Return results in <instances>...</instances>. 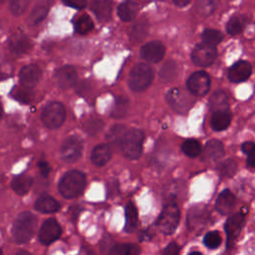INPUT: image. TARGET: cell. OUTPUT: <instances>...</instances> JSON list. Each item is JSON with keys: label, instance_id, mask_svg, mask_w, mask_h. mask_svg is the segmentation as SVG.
<instances>
[{"label": "cell", "instance_id": "6da1fadb", "mask_svg": "<svg viewBox=\"0 0 255 255\" xmlns=\"http://www.w3.org/2000/svg\"><path fill=\"white\" fill-rule=\"evenodd\" d=\"M37 226V218L31 212H22L20 213L12 229L13 238L17 243H26L33 236Z\"/></svg>", "mask_w": 255, "mask_h": 255}, {"label": "cell", "instance_id": "7a4b0ae2", "mask_svg": "<svg viewBox=\"0 0 255 255\" xmlns=\"http://www.w3.org/2000/svg\"><path fill=\"white\" fill-rule=\"evenodd\" d=\"M86 186V176L78 171L68 172L59 183V191L66 198H75Z\"/></svg>", "mask_w": 255, "mask_h": 255}, {"label": "cell", "instance_id": "3957f363", "mask_svg": "<svg viewBox=\"0 0 255 255\" xmlns=\"http://www.w3.org/2000/svg\"><path fill=\"white\" fill-rule=\"evenodd\" d=\"M154 80V70L146 63L137 64L130 73L129 85L135 92L147 90Z\"/></svg>", "mask_w": 255, "mask_h": 255}, {"label": "cell", "instance_id": "277c9868", "mask_svg": "<svg viewBox=\"0 0 255 255\" xmlns=\"http://www.w3.org/2000/svg\"><path fill=\"white\" fill-rule=\"evenodd\" d=\"M144 139L145 135L141 131L137 129L128 131L124 136L121 144L124 156L130 160L139 159L143 153Z\"/></svg>", "mask_w": 255, "mask_h": 255}, {"label": "cell", "instance_id": "5b68a950", "mask_svg": "<svg viewBox=\"0 0 255 255\" xmlns=\"http://www.w3.org/2000/svg\"><path fill=\"white\" fill-rule=\"evenodd\" d=\"M181 218V212L175 203L167 204L157 220V226L163 234H173L178 229Z\"/></svg>", "mask_w": 255, "mask_h": 255}, {"label": "cell", "instance_id": "8992f818", "mask_svg": "<svg viewBox=\"0 0 255 255\" xmlns=\"http://www.w3.org/2000/svg\"><path fill=\"white\" fill-rule=\"evenodd\" d=\"M191 93H187L180 88H174L166 93L165 99L168 105L179 114H186L194 104Z\"/></svg>", "mask_w": 255, "mask_h": 255}, {"label": "cell", "instance_id": "52a82bcc", "mask_svg": "<svg viewBox=\"0 0 255 255\" xmlns=\"http://www.w3.org/2000/svg\"><path fill=\"white\" fill-rule=\"evenodd\" d=\"M66 118V110L59 102L49 103L42 112V122L49 129H58Z\"/></svg>", "mask_w": 255, "mask_h": 255}, {"label": "cell", "instance_id": "ba28073f", "mask_svg": "<svg viewBox=\"0 0 255 255\" xmlns=\"http://www.w3.org/2000/svg\"><path fill=\"white\" fill-rule=\"evenodd\" d=\"M187 90L193 96L203 97L207 95L210 88V77L205 71H197L191 74L186 82Z\"/></svg>", "mask_w": 255, "mask_h": 255}, {"label": "cell", "instance_id": "9c48e42d", "mask_svg": "<svg viewBox=\"0 0 255 255\" xmlns=\"http://www.w3.org/2000/svg\"><path fill=\"white\" fill-rule=\"evenodd\" d=\"M245 225V215L237 212L232 215L225 222L224 231L226 233V248L231 249L233 247L237 237L239 236L242 229Z\"/></svg>", "mask_w": 255, "mask_h": 255}, {"label": "cell", "instance_id": "30bf717a", "mask_svg": "<svg viewBox=\"0 0 255 255\" xmlns=\"http://www.w3.org/2000/svg\"><path fill=\"white\" fill-rule=\"evenodd\" d=\"M216 56V48L203 42L193 48L191 52V60L196 66L209 67L215 61Z\"/></svg>", "mask_w": 255, "mask_h": 255}, {"label": "cell", "instance_id": "8fae6325", "mask_svg": "<svg viewBox=\"0 0 255 255\" xmlns=\"http://www.w3.org/2000/svg\"><path fill=\"white\" fill-rule=\"evenodd\" d=\"M210 214L206 207L196 206L189 209L187 213V226L190 231L202 232L209 224Z\"/></svg>", "mask_w": 255, "mask_h": 255}, {"label": "cell", "instance_id": "7c38bea8", "mask_svg": "<svg viewBox=\"0 0 255 255\" xmlns=\"http://www.w3.org/2000/svg\"><path fill=\"white\" fill-rule=\"evenodd\" d=\"M83 150V144L82 140L77 136H71L68 139L64 140V143L61 146L60 149V155L64 162L72 163L77 162L81 155Z\"/></svg>", "mask_w": 255, "mask_h": 255}, {"label": "cell", "instance_id": "4fadbf2b", "mask_svg": "<svg viewBox=\"0 0 255 255\" xmlns=\"http://www.w3.org/2000/svg\"><path fill=\"white\" fill-rule=\"evenodd\" d=\"M62 233L61 226L53 218L47 219L39 232V240L44 245H49L57 240Z\"/></svg>", "mask_w": 255, "mask_h": 255}, {"label": "cell", "instance_id": "5bb4252c", "mask_svg": "<svg viewBox=\"0 0 255 255\" xmlns=\"http://www.w3.org/2000/svg\"><path fill=\"white\" fill-rule=\"evenodd\" d=\"M165 54V48L160 41H152L144 45L140 49L141 58L150 63H158L162 60Z\"/></svg>", "mask_w": 255, "mask_h": 255}, {"label": "cell", "instance_id": "9a60e30c", "mask_svg": "<svg viewBox=\"0 0 255 255\" xmlns=\"http://www.w3.org/2000/svg\"><path fill=\"white\" fill-rule=\"evenodd\" d=\"M236 203V196L230 189H225L217 197L215 202V209L221 215H229L234 209Z\"/></svg>", "mask_w": 255, "mask_h": 255}, {"label": "cell", "instance_id": "2e32d148", "mask_svg": "<svg viewBox=\"0 0 255 255\" xmlns=\"http://www.w3.org/2000/svg\"><path fill=\"white\" fill-rule=\"evenodd\" d=\"M41 76H42L41 69L34 64L23 67L19 74L21 86L30 89L33 88L41 79Z\"/></svg>", "mask_w": 255, "mask_h": 255}, {"label": "cell", "instance_id": "e0dca14e", "mask_svg": "<svg viewBox=\"0 0 255 255\" xmlns=\"http://www.w3.org/2000/svg\"><path fill=\"white\" fill-rule=\"evenodd\" d=\"M252 73V67L247 61H238L229 70V79L232 83H242L246 81Z\"/></svg>", "mask_w": 255, "mask_h": 255}, {"label": "cell", "instance_id": "ac0fdd59", "mask_svg": "<svg viewBox=\"0 0 255 255\" xmlns=\"http://www.w3.org/2000/svg\"><path fill=\"white\" fill-rule=\"evenodd\" d=\"M56 82H57L58 86L62 89L70 88L74 86L75 83L77 82L78 75L77 71L72 66H64L60 68L57 73H56Z\"/></svg>", "mask_w": 255, "mask_h": 255}, {"label": "cell", "instance_id": "d6986e66", "mask_svg": "<svg viewBox=\"0 0 255 255\" xmlns=\"http://www.w3.org/2000/svg\"><path fill=\"white\" fill-rule=\"evenodd\" d=\"M232 123V114L230 110L213 112L211 117V128L215 132H221L228 129Z\"/></svg>", "mask_w": 255, "mask_h": 255}, {"label": "cell", "instance_id": "ffe728a7", "mask_svg": "<svg viewBox=\"0 0 255 255\" xmlns=\"http://www.w3.org/2000/svg\"><path fill=\"white\" fill-rule=\"evenodd\" d=\"M91 9L101 21H107L112 15L111 0H92Z\"/></svg>", "mask_w": 255, "mask_h": 255}, {"label": "cell", "instance_id": "44dd1931", "mask_svg": "<svg viewBox=\"0 0 255 255\" xmlns=\"http://www.w3.org/2000/svg\"><path fill=\"white\" fill-rule=\"evenodd\" d=\"M35 209L42 213H54L60 209L59 203L50 195H41L35 203Z\"/></svg>", "mask_w": 255, "mask_h": 255}, {"label": "cell", "instance_id": "7402d4cb", "mask_svg": "<svg viewBox=\"0 0 255 255\" xmlns=\"http://www.w3.org/2000/svg\"><path fill=\"white\" fill-rule=\"evenodd\" d=\"M224 156L223 144L218 139H210L208 141L205 151L204 158L208 161H217Z\"/></svg>", "mask_w": 255, "mask_h": 255}, {"label": "cell", "instance_id": "603a6c76", "mask_svg": "<svg viewBox=\"0 0 255 255\" xmlns=\"http://www.w3.org/2000/svg\"><path fill=\"white\" fill-rule=\"evenodd\" d=\"M50 5L51 0H41L32 9L29 17H28V23L30 25H36L41 22L47 16Z\"/></svg>", "mask_w": 255, "mask_h": 255}, {"label": "cell", "instance_id": "cb8c5ba5", "mask_svg": "<svg viewBox=\"0 0 255 255\" xmlns=\"http://www.w3.org/2000/svg\"><path fill=\"white\" fill-rule=\"evenodd\" d=\"M31 43L28 37L23 34L13 35L9 41L10 51L14 55H22L30 49Z\"/></svg>", "mask_w": 255, "mask_h": 255}, {"label": "cell", "instance_id": "d4e9b609", "mask_svg": "<svg viewBox=\"0 0 255 255\" xmlns=\"http://www.w3.org/2000/svg\"><path fill=\"white\" fill-rule=\"evenodd\" d=\"M209 110L211 112L230 110V100L223 91L214 92L209 99Z\"/></svg>", "mask_w": 255, "mask_h": 255}, {"label": "cell", "instance_id": "484cf974", "mask_svg": "<svg viewBox=\"0 0 255 255\" xmlns=\"http://www.w3.org/2000/svg\"><path fill=\"white\" fill-rule=\"evenodd\" d=\"M111 149L108 145H99L97 146L91 155L92 162L97 166L105 165L111 160Z\"/></svg>", "mask_w": 255, "mask_h": 255}, {"label": "cell", "instance_id": "4316f807", "mask_svg": "<svg viewBox=\"0 0 255 255\" xmlns=\"http://www.w3.org/2000/svg\"><path fill=\"white\" fill-rule=\"evenodd\" d=\"M149 32V24L145 18L136 21L131 28V39L135 42L143 41Z\"/></svg>", "mask_w": 255, "mask_h": 255}, {"label": "cell", "instance_id": "83f0119b", "mask_svg": "<svg viewBox=\"0 0 255 255\" xmlns=\"http://www.w3.org/2000/svg\"><path fill=\"white\" fill-rule=\"evenodd\" d=\"M32 184H33V180L31 177L21 175V176L15 177L13 179V181L11 183V186H12V189L17 194L23 195L29 191Z\"/></svg>", "mask_w": 255, "mask_h": 255}, {"label": "cell", "instance_id": "f1b7e54d", "mask_svg": "<svg viewBox=\"0 0 255 255\" xmlns=\"http://www.w3.org/2000/svg\"><path fill=\"white\" fill-rule=\"evenodd\" d=\"M138 13V5L132 0L121 3L118 7V15L123 21H131L133 20Z\"/></svg>", "mask_w": 255, "mask_h": 255}, {"label": "cell", "instance_id": "f546056e", "mask_svg": "<svg viewBox=\"0 0 255 255\" xmlns=\"http://www.w3.org/2000/svg\"><path fill=\"white\" fill-rule=\"evenodd\" d=\"M139 217L136 207L130 203L126 208V224H125V232L128 233L134 232L138 226Z\"/></svg>", "mask_w": 255, "mask_h": 255}, {"label": "cell", "instance_id": "4dcf8cb0", "mask_svg": "<svg viewBox=\"0 0 255 255\" xmlns=\"http://www.w3.org/2000/svg\"><path fill=\"white\" fill-rule=\"evenodd\" d=\"M246 22H247V18L245 16L236 15L229 21L228 25H226V30H228L229 34L235 36L243 31Z\"/></svg>", "mask_w": 255, "mask_h": 255}, {"label": "cell", "instance_id": "1f68e13d", "mask_svg": "<svg viewBox=\"0 0 255 255\" xmlns=\"http://www.w3.org/2000/svg\"><path fill=\"white\" fill-rule=\"evenodd\" d=\"M217 172L221 178H232L237 172V163L232 159H228L217 165Z\"/></svg>", "mask_w": 255, "mask_h": 255}, {"label": "cell", "instance_id": "d6a6232c", "mask_svg": "<svg viewBox=\"0 0 255 255\" xmlns=\"http://www.w3.org/2000/svg\"><path fill=\"white\" fill-rule=\"evenodd\" d=\"M130 101L125 96H120L116 99L114 108L112 110V117L115 119H122L124 118L129 110Z\"/></svg>", "mask_w": 255, "mask_h": 255}, {"label": "cell", "instance_id": "836d02e7", "mask_svg": "<svg viewBox=\"0 0 255 255\" xmlns=\"http://www.w3.org/2000/svg\"><path fill=\"white\" fill-rule=\"evenodd\" d=\"M178 65L176 62L167 61L160 71V79L164 83L172 82L178 76Z\"/></svg>", "mask_w": 255, "mask_h": 255}, {"label": "cell", "instance_id": "e575fe53", "mask_svg": "<svg viewBox=\"0 0 255 255\" xmlns=\"http://www.w3.org/2000/svg\"><path fill=\"white\" fill-rule=\"evenodd\" d=\"M182 151L185 156L189 158H196L202 153V146L198 140L194 139H188L183 143Z\"/></svg>", "mask_w": 255, "mask_h": 255}, {"label": "cell", "instance_id": "d590c367", "mask_svg": "<svg viewBox=\"0 0 255 255\" xmlns=\"http://www.w3.org/2000/svg\"><path fill=\"white\" fill-rule=\"evenodd\" d=\"M126 128L123 125H116L111 129L109 134L107 135L106 139L110 143V145H120L122 144V140L124 139V136L126 135Z\"/></svg>", "mask_w": 255, "mask_h": 255}, {"label": "cell", "instance_id": "8d00e7d4", "mask_svg": "<svg viewBox=\"0 0 255 255\" xmlns=\"http://www.w3.org/2000/svg\"><path fill=\"white\" fill-rule=\"evenodd\" d=\"M93 28H94V23H93L92 19L90 18V16L87 14L81 15L75 23L76 31L82 35L88 34L89 32H91L93 30Z\"/></svg>", "mask_w": 255, "mask_h": 255}, {"label": "cell", "instance_id": "74e56055", "mask_svg": "<svg viewBox=\"0 0 255 255\" xmlns=\"http://www.w3.org/2000/svg\"><path fill=\"white\" fill-rule=\"evenodd\" d=\"M202 39H203L204 43L216 47L223 40V35L218 30L207 29L204 31V33L202 35Z\"/></svg>", "mask_w": 255, "mask_h": 255}, {"label": "cell", "instance_id": "f35d334b", "mask_svg": "<svg viewBox=\"0 0 255 255\" xmlns=\"http://www.w3.org/2000/svg\"><path fill=\"white\" fill-rule=\"evenodd\" d=\"M139 252V248L134 244H117L110 250V254L113 255H136Z\"/></svg>", "mask_w": 255, "mask_h": 255}, {"label": "cell", "instance_id": "ab89813d", "mask_svg": "<svg viewBox=\"0 0 255 255\" xmlns=\"http://www.w3.org/2000/svg\"><path fill=\"white\" fill-rule=\"evenodd\" d=\"M104 128V123L101 119L91 118L84 125V129L90 136L98 135Z\"/></svg>", "mask_w": 255, "mask_h": 255}, {"label": "cell", "instance_id": "60d3db41", "mask_svg": "<svg viewBox=\"0 0 255 255\" xmlns=\"http://www.w3.org/2000/svg\"><path fill=\"white\" fill-rule=\"evenodd\" d=\"M12 96L17 101H19L21 103H24V104H27V103H29L32 100L33 92L31 91L30 88H26V87L22 86V88H16L13 91Z\"/></svg>", "mask_w": 255, "mask_h": 255}, {"label": "cell", "instance_id": "b9f144b4", "mask_svg": "<svg viewBox=\"0 0 255 255\" xmlns=\"http://www.w3.org/2000/svg\"><path fill=\"white\" fill-rule=\"evenodd\" d=\"M205 245L209 249H215L221 244V236L217 232H209L204 237Z\"/></svg>", "mask_w": 255, "mask_h": 255}, {"label": "cell", "instance_id": "7bdbcfd3", "mask_svg": "<svg viewBox=\"0 0 255 255\" xmlns=\"http://www.w3.org/2000/svg\"><path fill=\"white\" fill-rule=\"evenodd\" d=\"M28 3H29V0H11L9 5L11 13L14 16L22 15L26 11Z\"/></svg>", "mask_w": 255, "mask_h": 255}, {"label": "cell", "instance_id": "ee69618b", "mask_svg": "<svg viewBox=\"0 0 255 255\" xmlns=\"http://www.w3.org/2000/svg\"><path fill=\"white\" fill-rule=\"evenodd\" d=\"M217 0H197V7L204 15L210 14L216 7Z\"/></svg>", "mask_w": 255, "mask_h": 255}, {"label": "cell", "instance_id": "f6af8a7d", "mask_svg": "<svg viewBox=\"0 0 255 255\" xmlns=\"http://www.w3.org/2000/svg\"><path fill=\"white\" fill-rule=\"evenodd\" d=\"M63 2L67 6H70V7L76 8V9H83L87 5L86 0H63Z\"/></svg>", "mask_w": 255, "mask_h": 255}, {"label": "cell", "instance_id": "bcb514c9", "mask_svg": "<svg viewBox=\"0 0 255 255\" xmlns=\"http://www.w3.org/2000/svg\"><path fill=\"white\" fill-rule=\"evenodd\" d=\"M179 252H180V246L176 242L169 243L162 251V253L165 255H177L179 254Z\"/></svg>", "mask_w": 255, "mask_h": 255}, {"label": "cell", "instance_id": "7dc6e473", "mask_svg": "<svg viewBox=\"0 0 255 255\" xmlns=\"http://www.w3.org/2000/svg\"><path fill=\"white\" fill-rule=\"evenodd\" d=\"M241 151L247 156L255 154V143L253 141H244L241 145Z\"/></svg>", "mask_w": 255, "mask_h": 255}, {"label": "cell", "instance_id": "c3c4849f", "mask_svg": "<svg viewBox=\"0 0 255 255\" xmlns=\"http://www.w3.org/2000/svg\"><path fill=\"white\" fill-rule=\"evenodd\" d=\"M38 166H39V169L40 172L42 174L43 177H48L50 172H51V166L50 164L46 162V161H41L39 163H38Z\"/></svg>", "mask_w": 255, "mask_h": 255}, {"label": "cell", "instance_id": "681fc988", "mask_svg": "<svg viewBox=\"0 0 255 255\" xmlns=\"http://www.w3.org/2000/svg\"><path fill=\"white\" fill-rule=\"evenodd\" d=\"M191 0H174V3L179 7H185L189 4Z\"/></svg>", "mask_w": 255, "mask_h": 255}, {"label": "cell", "instance_id": "f907efd6", "mask_svg": "<svg viewBox=\"0 0 255 255\" xmlns=\"http://www.w3.org/2000/svg\"><path fill=\"white\" fill-rule=\"evenodd\" d=\"M246 163H247L248 166H251V167H254V166H255V154H252V155H248V156H247Z\"/></svg>", "mask_w": 255, "mask_h": 255}, {"label": "cell", "instance_id": "816d5d0a", "mask_svg": "<svg viewBox=\"0 0 255 255\" xmlns=\"http://www.w3.org/2000/svg\"><path fill=\"white\" fill-rule=\"evenodd\" d=\"M1 117H2V107L1 104H0V120H1Z\"/></svg>", "mask_w": 255, "mask_h": 255}, {"label": "cell", "instance_id": "f5cc1de1", "mask_svg": "<svg viewBox=\"0 0 255 255\" xmlns=\"http://www.w3.org/2000/svg\"><path fill=\"white\" fill-rule=\"evenodd\" d=\"M190 254H200L201 255L202 253L200 251H193V252H190Z\"/></svg>", "mask_w": 255, "mask_h": 255}]
</instances>
